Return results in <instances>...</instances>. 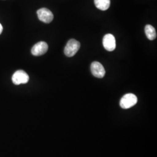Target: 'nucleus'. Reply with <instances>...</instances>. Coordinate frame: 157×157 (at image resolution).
Segmentation results:
<instances>
[{
	"label": "nucleus",
	"mask_w": 157,
	"mask_h": 157,
	"mask_svg": "<svg viewBox=\"0 0 157 157\" xmlns=\"http://www.w3.org/2000/svg\"><path fill=\"white\" fill-rule=\"evenodd\" d=\"M12 80L13 83L15 85L26 84L29 80V76L24 71L19 70L13 73L12 77Z\"/></svg>",
	"instance_id": "nucleus-3"
},
{
	"label": "nucleus",
	"mask_w": 157,
	"mask_h": 157,
	"mask_svg": "<svg viewBox=\"0 0 157 157\" xmlns=\"http://www.w3.org/2000/svg\"><path fill=\"white\" fill-rule=\"evenodd\" d=\"M80 47V43L75 39L68 41L64 49V54L67 57H72L78 51Z\"/></svg>",
	"instance_id": "nucleus-1"
},
{
	"label": "nucleus",
	"mask_w": 157,
	"mask_h": 157,
	"mask_svg": "<svg viewBox=\"0 0 157 157\" xmlns=\"http://www.w3.org/2000/svg\"><path fill=\"white\" fill-rule=\"evenodd\" d=\"M2 30H3V28H2V25H1V24L0 23V34L2 33Z\"/></svg>",
	"instance_id": "nucleus-10"
},
{
	"label": "nucleus",
	"mask_w": 157,
	"mask_h": 157,
	"mask_svg": "<svg viewBox=\"0 0 157 157\" xmlns=\"http://www.w3.org/2000/svg\"><path fill=\"white\" fill-rule=\"evenodd\" d=\"M137 102V98L133 94H126L122 97L120 101V106L123 109H129L133 107Z\"/></svg>",
	"instance_id": "nucleus-2"
},
{
	"label": "nucleus",
	"mask_w": 157,
	"mask_h": 157,
	"mask_svg": "<svg viewBox=\"0 0 157 157\" xmlns=\"http://www.w3.org/2000/svg\"><path fill=\"white\" fill-rule=\"evenodd\" d=\"M102 44L106 50L112 51L116 48V40L111 34H107L103 38Z\"/></svg>",
	"instance_id": "nucleus-6"
},
{
	"label": "nucleus",
	"mask_w": 157,
	"mask_h": 157,
	"mask_svg": "<svg viewBox=\"0 0 157 157\" xmlns=\"http://www.w3.org/2000/svg\"><path fill=\"white\" fill-rule=\"evenodd\" d=\"M91 71L93 75L97 78H102L105 75V71L101 63L93 62L91 65Z\"/></svg>",
	"instance_id": "nucleus-5"
},
{
	"label": "nucleus",
	"mask_w": 157,
	"mask_h": 157,
	"mask_svg": "<svg viewBox=\"0 0 157 157\" xmlns=\"http://www.w3.org/2000/svg\"><path fill=\"white\" fill-rule=\"evenodd\" d=\"M145 33L147 37L150 40H155L157 37V33L155 28L150 25H147L145 26Z\"/></svg>",
	"instance_id": "nucleus-8"
},
{
	"label": "nucleus",
	"mask_w": 157,
	"mask_h": 157,
	"mask_svg": "<svg viewBox=\"0 0 157 157\" xmlns=\"http://www.w3.org/2000/svg\"><path fill=\"white\" fill-rule=\"evenodd\" d=\"M48 49V44L44 41H40L36 43L32 48V54L34 56L44 55Z\"/></svg>",
	"instance_id": "nucleus-7"
},
{
	"label": "nucleus",
	"mask_w": 157,
	"mask_h": 157,
	"mask_svg": "<svg viewBox=\"0 0 157 157\" xmlns=\"http://www.w3.org/2000/svg\"><path fill=\"white\" fill-rule=\"evenodd\" d=\"M95 6L101 11H106L110 6V0H94Z\"/></svg>",
	"instance_id": "nucleus-9"
},
{
	"label": "nucleus",
	"mask_w": 157,
	"mask_h": 157,
	"mask_svg": "<svg viewBox=\"0 0 157 157\" xmlns=\"http://www.w3.org/2000/svg\"><path fill=\"white\" fill-rule=\"evenodd\" d=\"M37 14L40 21L45 23H50L54 19L53 13L47 8H43L37 11Z\"/></svg>",
	"instance_id": "nucleus-4"
}]
</instances>
